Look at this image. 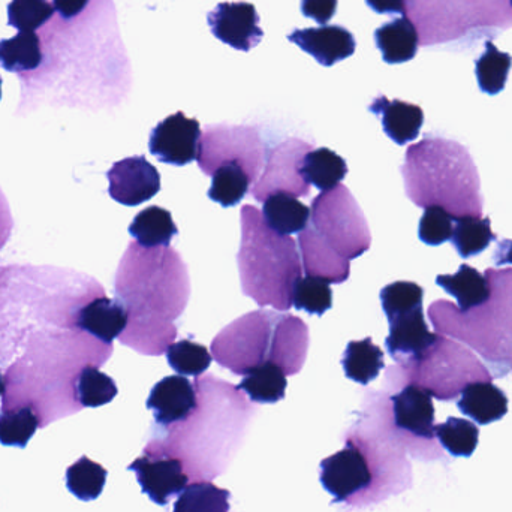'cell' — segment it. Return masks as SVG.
Masks as SVG:
<instances>
[{"instance_id": "cell-1", "label": "cell", "mask_w": 512, "mask_h": 512, "mask_svg": "<svg viewBox=\"0 0 512 512\" xmlns=\"http://www.w3.org/2000/svg\"><path fill=\"white\" fill-rule=\"evenodd\" d=\"M116 294L128 310L120 342L143 355L165 354L177 337L174 321L191 297L188 267L179 252L129 243L117 270Z\"/></svg>"}, {"instance_id": "cell-2", "label": "cell", "mask_w": 512, "mask_h": 512, "mask_svg": "<svg viewBox=\"0 0 512 512\" xmlns=\"http://www.w3.org/2000/svg\"><path fill=\"white\" fill-rule=\"evenodd\" d=\"M198 403L182 423L155 432L143 454L176 457L191 483L224 474L242 445L255 408L239 387L213 375L195 378Z\"/></svg>"}, {"instance_id": "cell-3", "label": "cell", "mask_w": 512, "mask_h": 512, "mask_svg": "<svg viewBox=\"0 0 512 512\" xmlns=\"http://www.w3.org/2000/svg\"><path fill=\"white\" fill-rule=\"evenodd\" d=\"M346 432L345 448L321 462L324 489L334 504L367 508L400 495L412 486L406 450L364 414Z\"/></svg>"}, {"instance_id": "cell-4", "label": "cell", "mask_w": 512, "mask_h": 512, "mask_svg": "<svg viewBox=\"0 0 512 512\" xmlns=\"http://www.w3.org/2000/svg\"><path fill=\"white\" fill-rule=\"evenodd\" d=\"M309 328L303 319L279 310H255L224 328L210 345L213 358L234 375L245 376L262 364H276L286 376L306 363Z\"/></svg>"}, {"instance_id": "cell-5", "label": "cell", "mask_w": 512, "mask_h": 512, "mask_svg": "<svg viewBox=\"0 0 512 512\" xmlns=\"http://www.w3.org/2000/svg\"><path fill=\"white\" fill-rule=\"evenodd\" d=\"M242 243L237 264L243 294L258 306L279 312L292 307L295 282L303 276V264L292 236L274 233L262 213L251 204L242 207Z\"/></svg>"}, {"instance_id": "cell-6", "label": "cell", "mask_w": 512, "mask_h": 512, "mask_svg": "<svg viewBox=\"0 0 512 512\" xmlns=\"http://www.w3.org/2000/svg\"><path fill=\"white\" fill-rule=\"evenodd\" d=\"M360 412L393 436L414 459L423 462L442 459V448L436 442L435 406L424 388L400 385L390 396L369 391Z\"/></svg>"}, {"instance_id": "cell-7", "label": "cell", "mask_w": 512, "mask_h": 512, "mask_svg": "<svg viewBox=\"0 0 512 512\" xmlns=\"http://www.w3.org/2000/svg\"><path fill=\"white\" fill-rule=\"evenodd\" d=\"M405 15L424 47L457 41L475 29L512 27L510 0H405Z\"/></svg>"}, {"instance_id": "cell-8", "label": "cell", "mask_w": 512, "mask_h": 512, "mask_svg": "<svg viewBox=\"0 0 512 512\" xmlns=\"http://www.w3.org/2000/svg\"><path fill=\"white\" fill-rule=\"evenodd\" d=\"M309 224L331 249L349 261L369 251L372 245L366 216L346 186L321 192L312 201Z\"/></svg>"}, {"instance_id": "cell-9", "label": "cell", "mask_w": 512, "mask_h": 512, "mask_svg": "<svg viewBox=\"0 0 512 512\" xmlns=\"http://www.w3.org/2000/svg\"><path fill=\"white\" fill-rule=\"evenodd\" d=\"M267 150L255 126H209L201 135L198 165L206 176H213L222 165H240L254 185L264 168Z\"/></svg>"}, {"instance_id": "cell-10", "label": "cell", "mask_w": 512, "mask_h": 512, "mask_svg": "<svg viewBox=\"0 0 512 512\" xmlns=\"http://www.w3.org/2000/svg\"><path fill=\"white\" fill-rule=\"evenodd\" d=\"M313 149V144L300 138H289L277 144L267 152L261 176L252 186V197L258 203H264L270 195L277 192H285L297 198L307 197L310 194V185L301 176L300 170L304 156Z\"/></svg>"}, {"instance_id": "cell-11", "label": "cell", "mask_w": 512, "mask_h": 512, "mask_svg": "<svg viewBox=\"0 0 512 512\" xmlns=\"http://www.w3.org/2000/svg\"><path fill=\"white\" fill-rule=\"evenodd\" d=\"M201 135L200 122L179 111L153 129L149 140L150 153L164 164L185 167L197 161Z\"/></svg>"}, {"instance_id": "cell-12", "label": "cell", "mask_w": 512, "mask_h": 512, "mask_svg": "<svg viewBox=\"0 0 512 512\" xmlns=\"http://www.w3.org/2000/svg\"><path fill=\"white\" fill-rule=\"evenodd\" d=\"M128 471L135 472L143 493L161 507L170 504L191 483L182 460L176 457L143 454L128 466Z\"/></svg>"}, {"instance_id": "cell-13", "label": "cell", "mask_w": 512, "mask_h": 512, "mask_svg": "<svg viewBox=\"0 0 512 512\" xmlns=\"http://www.w3.org/2000/svg\"><path fill=\"white\" fill-rule=\"evenodd\" d=\"M108 194L123 206L135 207L152 200L161 191L159 171L146 156H132L116 162L107 173Z\"/></svg>"}, {"instance_id": "cell-14", "label": "cell", "mask_w": 512, "mask_h": 512, "mask_svg": "<svg viewBox=\"0 0 512 512\" xmlns=\"http://www.w3.org/2000/svg\"><path fill=\"white\" fill-rule=\"evenodd\" d=\"M213 35L234 50L251 51L264 38L259 14L252 3L222 2L207 14Z\"/></svg>"}, {"instance_id": "cell-15", "label": "cell", "mask_w": 512, "mask_h": 512, "mask_svg": "<svg viewBox=\"0 0 512 512\" xmlns=\"http://www.w3.org/2000/svg\"><path fill=\"white\" fill-rule=\"evenodd\" d=\"M390 334L385 339L388 354L399 366L423 357L441 337L429 330L423 306L388 319Z\"/></svg>"}, {"instance_id": "cell-16", "label": "cell", "mask_w": 512, "mask_h": 512, "mask_svg": "<svg viewBox=\"0 0 512 512\" xmlns=\"http://www.w3.org/2000/svg\"><path fill=\"white\" fill-rule=\"evenodd\" d=\"M195 385L186 376H167L150 391L147 409L155 415L158 430L182 423L197 408Z\"/></svg>"}, {"instance_id": "cell-17", "label": "cell", "mask_w": 512, "mask_h": 512, "mask_svg": "<svg viewBox=\"0 0 512 512\" xmlns=\"http://www.w3.org/2000/svg\"><path fill=\"white\" fill-rule=\"evenodd\" d=\"M288 41L294 42L301 50L313 57L319 65L333 66L340 60L348 59L355 53V36L343 26L309 27L295 29L288 35Z\"/></svg>"}, {"instance_id": "cell-18", "label": "cell", "mask_w": 512, "mask_h": 512, "mask_svg": "<svg viewBox=\"0 0 512 512\" xmlns=\"http://www.w3.org/2000/svg\"><path fill=\"white\" fill-rule=\"evenodd\" d=\"M298 246L301 252V264H303L306 276L319 277L328 283H343L348 280L351 273L349 259L343 258L331 249L312 225H307L298 234Z\"/></svg>"}, {"instance_id": "cell-19", "label": "cell", "mask_w": 512, "mask_h": 512, "mask_svg": "<svg viewBox=\"0 0 512 512\" xmlns=\"http://www.w3.org/2000/svg\"><path fill=\"white\" fill-rule=\"evenodd\" d=\"M128 325V310L119 298L113 300L107 295L93 298L84 304L77 313L75 327L89 333L101 342L113 345V340L120 337Z\"/></svg>"}, {"instance_id": "cell-20", "label": "cell", "mask_w": 512, "mask_h": 512, "mask_svg": "<svg viewBox=\"0 0 512 512\" xmlns=\"http://www.w3.org/2000/svg\"><path fill=\"white\" fill-rule=\"evenodd\" d=\"M369 111L381 117L385 134L399 146H405L406 143L414 141L424 123L421 107L399 101V99L390 101L384 95L373 99L372 104L369 105Z\"/></svg>"}, {"instance_id": "cell-21", "label": "cell", "mask_w": 512, "mask_h": 512, "mask_svg": "<svg viewBox=\"0 0 512 512\" xmlns=\"http://www.w3.org/2000/svg\"><path fill=\"white\" fill-rule=\"evenodd\" d=\"M457 406L466 417L481 426H487L507 415L508 397L492 381L472 382L462 391V399L457 402Z\"/></svg>"}, {"instance_id": "cell-22", "label": "cell", "mask_w": 512, "mask_h": 512, "mask_svg": "<svg viewBox=\"0 0 512 512\" xmlns=\"http://www.w3.org/2000/svg\"><path fill=\"white\" fill-rule=\"evenodd\" d=\"M375 42L384 62L396 65L414 59L420 47V36L414 23L402 15L376 29Z\"/></svg>"}, {"instance_id": "cell-23", "label": "cell", "mask_w": 512, "mask_h": 512, "mask_svg": "<svg viewBox=\"0 0 512 512\" xmlns=\"http://www.w3.org/2000/svg\"><path fill=\"white\" fill-rule=\"evenodd\" d=\"M262 204V218L274 233L292 236L300 234L309 225L310 209L294 195L277 192Z\"/></svg>"}, {"instance_id": "cell-24", "label": "cell", "mask_w": 512, "mask_h": 512, "mask_svg": "<svg viewBox=\"0 0 512 512\" xmlns=\"http://www.w3.org/2000/svg\"><path fill=\"white\" fill-rule=\"evenodd\" d=\"M436 283L456 298L462 312L481 306L490 298L486 277L468 264L460 265L456 274H441L436 277Z\"/></svg>"}, {"instance_id": "cell-25", "label": "cell", "mask_w": 512, "mask_h": 512, "mask_svg": "<svg viewBox=\"0 0 512 512\" xmlns=\"http://www.w3.org/2000/svg\"><path fill=\"white\" fill-rule=\"evenodd\" d=\"M129 234L143 248H161L170 246L173 237L179 234V228L168 210L152 206L135 216L129 225Z\"/></svg>"}, {"instance_id": "cell-26", "label": "cell", "mask_w": 512, "mask_h": 512, "mask_svg": "<svg viewBox=\"0 0 512 512\" xmlns=\"http://www.w3.org/2000/svg\"><path fill=\"white\" fill-rule=\"evenodd\" d=\"M301 176L321 192L330 191L342 183L348 174V165L342 156L327 147L313 149L304 156Z\"/></svg>"}, {"instance_id": "cell-27", "label": "cell", "mask_w": 512, "mask_h": 512, "mask_svg": "<svg viewBox=\"0 0 512 512\" xmlns=\"http://www.w3.org/2000/svg\"><path fill=\"white\" fill-rule=\"evenodd\" d=\"M346 378L357 384L367 385L375 381L384 369V352L370 337L349 342L342 358Z\"/></svg>"}, {"instance_id": "cell-28", "label": "cell", "mask_w": 512, "mask_h": 512, "mask_svg": "<svg viewBox=\"0 0 512 512\" xmlns=\"http://www.w3.org/2000/svg\"><path fill=\"white\" fill-rule=\"evenodd\" d=\"M42 63L41 41L35 32H18L0 41V66L5 71L23 74L35 71Z\"/></svg>"}, {"instance_id": "cell-29", "label": "cell", "mask_w": 512, "mask_h": 512, "mask_svg": "<svg viewBox=\"0 0 512 512\" xmlns=\"http://www.w3.org/2000/svg\"><path fill=\"white\" fill-rule=\"evenodd\" d=\"M286 375L276 364H262L246 373L237 387L254 403H277L285 397Z\"/></svg>"}, {"instance_id": "cell-30", "label": "cell", "mask_w": 512, "mask_h": 512, "mask_svg": "<svg viewBox=\"0 0 512 512\" xmlns=\"http://www.w3.org/2000/svg\"><path fill=\"white\" fill-rule=\"evenodd\" d=\"M231 493L212 481L189 483L177 499L173 512H230Z\"/></svg>"}, {"instance_id": "cell-31", "label": "cell", "mask_w": 512, "mask_h": 512, "mask_svg": "<svg viewBox=\"0 0 512 512\" xmlns=\"http://www.w3.org/2000/svg\"><path fill=\"white\" fill-rule=\"evenodd\" d=\"M495 239L496 234L492 231V221L489 218L463 216L454 219L453 239L450 242L462 258L480 255Z\"/></svg>"}, {"instance_id": "cell-32", "label": "cell", "mask_w": 512, "mask_h": 512, "mask_svg": "<svg viewBox=\"0 0 512 512\" xmlns=\"http://www.w3.org/2000/svg\"><path fill=\"white\" fill-rule=\"evenodd\" d=\"M209 198L222 207L237 206L251 192L254 182L240 165H222L212 176Z\"/></svg>"}, {"instance_id": "cell-33", "label": "cell", "mask_w": 512, "mask_h": 512, "mask_svg": "<svg viewBox=\"0 0 512 512\" xmlns=\"http://www.w3.org/2000/svg\"><path fill=\"white\" fill-rule=\"evenodd\" d=\"M107 477V469L83 456L66 471V487L80 501H95L101 496Z\"/></svg>"}, {"instance_id": "cell-34", "label": "cell", "mask_w": 512, "mask_h": 512, "mask_svg": "<svg viewBox=\"0 0 512 512\" xmlns=\"http://www.w3.org/2000/svg\"><path fill=\"white\" fill-rule=\"evenodd\" d=\"M436 439L453 457H471L480 441V430L471 421L450 417L435 429Z\"/></svg>"}, {"instance_id": "cell-35", "label": "cell", "mask_w": 512, "mask_h": 512, "mask_svg": "<svg viewBox=\"0 0 512 512\" xmlns=\"http://www.w3.org/2000/svg\"><path fill=\"white\" fill-rule=\"evenodd\" d=\"M39 427V418L30 406L0 409V444L26 448Z\"/></svg>"}, {"instance_id": "cell-36", "label": "cell", "mask_w": 512, "mask_h": 512, "mask_svg": "<svg viewBox=\"0 0 512 512\" xmlns=\"http://www.w3.org/2000/svg\"><path fill=\"white\" fill-rule=\"evenodd\" d=\"M512 65V57L504 51H499L492 41L486 42V51L477 60L478 86L487 95H498L505 89L508 74Z\"/></svg>"}, {"instance_id": "cell-37", "label": "cell", "mask_w": 512, "mask_h": 512, "mask_svg": "<svg viewBox=\"0 0 512 512\" xmlns=\"http://www.w3.org/2000/svg\"><path fill=\"white\" fill-rule=\"evenodd\" d=\"M77 399L83 408H99L113 402L117 396L116 382L102 373L96 366H87L81 370L75 384Z\"/></svg>"}, {"instance_id": "cell-38", "label": "cell", "mask_w": 512, "mask_h": 512, "mask_svg": "<svg viewBox=\"0 0 512 512\" xmlns=\"http://www.w3.org/2000/svg\"><path fill=\"white\" fill-rule=\"evenodd\" d=\"M167 360L171 369L182 376H201L213 361L212 352L206 346L192 340H180L167 349Z\"/></svg>"}, {"instance_id": "cell-39", "label": "cell", "mask_w": 512, "mask_h": 512, "mask_svg": "<svg viewBox=\"0 0 512 512\" xmlns=\"http://www.w3.org/2000/svg\"><path fill=\"white\" fill-rule=\"evenodd\" d=\"M292 306L310 315H324L333 306L330 283L319 277L301 276L292 291Z\"/></svg>"}, {"instance_id": "cell-40", "label": "cell", "mask_w": 512, "mask_h": 512, "mask_svg": "<svg viewBox=\"0 0 512 512\" xmlns=\"http://www.w3.org/2000/svg\"><path fill=\"white\" fill-rule=\"evenodd\" d=\"M50 0H11L8 5V24L18 32H35L53 17Z\"/></svg>"}, {"instance_id": "cell-41", "label": "cell", "mask_w": 512, "mask_h": 512, "mask_svg": "<svg viewBox=\"0 0 512 512\" xmlns=\"http://www.w3.org/2000/svg\"><path fill=\"white\" fill-rule=\"evenodd\" d=\"M379 297L385 316L390 319L423 306L424 289L418 283L399 280L382 288Z\"/></svg>"}, {"instance_id": "cell-42", "label": "cell", "mask_w": 512, "mask_h": 512, "mask_svg": "<svg viewBox=\"0 0 512 512\" xmlns=\"http://www.w3.org/2000/svg\"><path fill=\"white\" fill-rule=\"evenodd\" d=\"M454 219L456 218L444 207H426L418 227V237L429 246L444 245L453 239Z\"/></svg>"}, {"instance_id": "cell-43", "label": "cell", "mask_w": 512, "mask_h": 512, "mask_svg": "<svg viewBox=\"0 0 512 512\" xmlns=\"http://www.w3.org/2000/svg\"><path fill=\"white\" fill-rule=\"evenodd\" d=\"M337 0H301V12L304 17L312 18L325 26L336 14Z\"/></svg>"}, {"instance_id": "cell-44", "label": "cell", "mask_w": 512, "mask_h": 512, "mask_svg": "<svg viewBox=\"0 0 512 512\" xmlns=\"http://www.w3.org/2000/svg\"><path fill=\"white\" fill-rule=\"evenodd\" d=\"M90 0H53L54 9L59 12L60 17L69 18L77 17L89 5Z\"/></svg>"}, {"instance_id": "cell-45", "label": "cell", "mask_w": 512, "mask_h": 512, "mask_svg": "<svg viewBox=\"0 0 512 512\" xmlns=\"http://www.w3.org/2000/svg\"><path fill=\"white\" fill-rule=\"evenodd\" d=\"M378 14H405V0H366Z\"/></svg>"}, {"instance_id": "cell-46", "label": "cell", "mask_w": 512, "mask_h": 512, "mask_svg": "<svg viewBox=\"0 0 512 512\" xmlns=\"http://www.w3.org/2000/svg\"><path fill=\"white\" fill-rule=\"evenodd\" d=\"M495 264L498 267L512 264V240H502L495 251Z\"/></svg>"}, {"instance_id": "cell-47", "label": "cell", "mask_w": 512, "mask_h": 512, "mask_svg": "<svg viewBox=\"0 0 512 512\" xmlns=\"http://www.w3.org/2000/svg\"><path fill=\"white\" fill-rule=\"evenodd\" d=\"M5 391H6V381H5V379H3L2 372H0V397H2L3 394H5Z\"/></svg>"}, {"instance_id": "cell-48", "label": "cell", "mask_w": 512, "mask_h": 512, "mask_svg": "<svg viewBox=\"0 0 512 512\" xmlns=\"http://www.w3.org/2000/svg\"><path fill=\"white\" fill-rule=\"evenodd\" d=\"M0 99H2V78H0Z\"/></svg>"}, {"instance_id": "cell-49", "label": "cell", "mask_w": 512, "mask_h": 512, "mask_svg": "<svg viewBox=\"0 0 512 512\" xmlns=\"http://www.w3.org/2000/svg\"><path fill=\"white\" fill-rule=\"evenodd\" d=\"M510 2H511V6H512V0H510Z\"/></svg>"}]
</instances>
